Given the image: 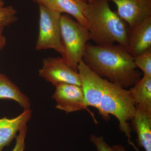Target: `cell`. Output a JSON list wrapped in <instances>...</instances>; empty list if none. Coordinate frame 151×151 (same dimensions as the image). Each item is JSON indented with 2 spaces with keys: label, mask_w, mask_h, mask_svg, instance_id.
<instances>
[{
  "label": "cell",
  "mask_w": 151,
  "mask_h": 151,
  "mask_svg": "<svg viewBox=\"0 0 151 151\" xmlns=\"http://www.w3.org/2000/svg\"><path fill=\"white\" fill-rule=\"evenodd\" d=\"M83 60L94 73L108 81L128 88L141 78L134 58L121 45L99 46L87 44Z\"/></svg>",
  "instance_id": "1"
},
{
  "label": "cell",
  "mask_w": 151,
  "mask_h": 151,
  "mask_svg": "<svg viewBox=\"0 0 151 151\" xmlns=\"http://www.w3.org/2000/svg\"><path fill=\"white\" fill-rule=\"evenodd\" d=\"M87 29L97 45H113L115 42L127 47L129 28L126 22L110 8L108 0L86 3L82 12Z\"/></svg>",
  "instance_id": "2"
},
{
  "label": "cell",
  "mask_w": 151,
  "mask_h": 151,
  "mask_svg": "<svg viewBox=\"0 0 151 151\" xmlns=\"http://www.w3.org/2000/svg\"><path fill=\"white\" fill-rule=\"evenodd\" d=\"M99 114L105 121H109L110 115L118 119L121 132L127 137L129 145L136 151H139L132 139V128L128 122L134 115L136 107L129 90L107 80L99 107Z\"/></svg>",
  "instance_id": "3"
},
{
  "label": "cell",
  "mask_w": 151,
  "mask_h": 151,
  "mask_svg": "<svg viewBox=\"0 0 151 151\" xmlns=\"http://www.w3.org/2000/svg\"><path fill=\"white\" fill-rule=\"evenodd\" d=\"M60 30L65 55L63 59L78 72L79 63L83 60L87 42L90 40L88 29L67 14L61 15Z\"/></svg>",
  "instance_id": "4"
},
{
  "label": "cell",
  "mask_w": 151,
  "mask_h": 151,
  "mask_svg": "<svg viewBox=\"0 0 151 151\" xmlns=\"http://www.w3.org/2000/svg\"><path fill=\"white\" fill-rule=\"evenodd\" d=\"M40 10L39 33L36 49L42 50L53 49L64 58L65 51L60 30L61 14L50 9L42 4H38Z\"/></svg>",
  "instance_id": "5"
},
{
  "label": "cell",
  "mask_w": 151,
  "mask_h": 151,
  "mask_svg": "<svg viewBox=\"0 0 151 151\" xmlns=\"http://www.w3.org/2000/svg\"><path fill=\"white\" fill-rule=\"evenodd\" d=\"M39 75L56 86L62 84L81 86L80 76L66 63L62 57H48L42 61Z\"/></svg>",
  "instance_id": "6"
},
{
  "label": "cell",
  "mask_w": 151,
  "mask_h": 151,
  "mask_svg": "<svg viewBox=\"0 0 151 151\" xmlns=\"http://www.w3.org/2000/svg\"><path fill=\"white\" fill-rule=\"evenodd\" d=\"M55 92L52 98L56 101L55 108L65 111L66 114L86 110L93 116L95 123L97 121L94 115L86 106L81 86L74 84H62L55 86Z\"/></svg>",
  "instance_id": "7"
},
{
  "label": "cell",
  "mask_w": 151,
  "mask_h": 151,
  "mask_svg": "<svg viewBox=\"0 0 151 151\" xmlns=\"http://www.w3.org/2000/svg\"><path fill=\"white\" fill-rule=\"evenodd\" d=\"M77 70L87 107H99L107 79L93 72L84 63L83 60L78 63Z\"/></svg>",
  "instance_id": "8"
},
{
  "label": "cell",
  "mask_w": 151,
  "mask_h": 151,
  "mask_svg": "<svg viewBox=\"0 0 151 151\" xmlns=\"http://www.w3.org/2000/svg\"><path fill=\"white\" fill-rule=\"evenodd\" d=\"M117 6V14L131 29L151 17V0H108Z\"/></svg>",
  "instance_id": "9"
},
{
  "label": "cell",
  "mask_w": 151,
  "mask_h": 151,
  "mask_svg": "<svg viewBox=\"0 0 151 151\" xmlns=\"http://www.w3.org/2000/svg\"><path fill=\"white\" fill-rule=\"evenodd\" d=\"M126 47L133 58L151 49V17L129 29Z\"/></svg>",
  "instance_id": "10"
},
{
  "label": "cell",
  "mask_w": 151,
  "mask_h": 151,
  "mask_svg": "<svg viewBox=\"0 0 151 151\" xmlns=\"http://www.w3.org/2000/svg\"><path fill=\"white\" fill-rule=\"evenodd\" d=\"M32 111L24 109L19 116L13 119L4 117L0 119V151L6 146L9 145L14 139L17 138L19 132L31 119Z\"/></svg>",
  "instance_id": "11"
},
{
  "label": "cell",
  "mask_w": 151,
  "mask_h": 151,
  "mask_svg": "<svg viewBox=\"0 0 151 151\" xmlns=\"http://www.w3.org/2000/svg\"><path fill=\"white\" fill-rule=\"evenodd\" d=\"M51 10L60 13H65L73 16L78 23L87 29V22L82 12L86 1L84 0H33Z\"/></svg>",
  "instance_id": "12"
},
{
  "label": "cell",
  "mask_w": 151,
  "mask_h": 151,
  "mask_svg": "<svg viewBox=\"0 0 151 151\" xmlns=\"http://www.w3.org/2000/svg\"><path fill=\"white\" fill-rule=\"evenodd\" d=\"M134 115L131 120L132 128L137 136L138 147L151 151V115L136 106Z\"/></svg>",
  "instance_id": "13"
},
{
  "label": "cell",
  "mask_w": 151,
  "mask_h": 151,
  "mask_svg": "<svg viewBox=\"0 0 151 151\" xmlns=\"http://www.w3.org/2000/svg\"><path fill=\"white\" fill-rule=\"evenodd\" d=\"M129 90L135 106L151 115V76H143Z\"/></svg>",
  "instance_id": "14"
},
{
  "label": "cell",
  "mask_w": 151,
  "mask_h": 151,
  "mask_svg": "<svg viewBox=\"0 0 151 151\" xmlns=\"http://www.w3.org/2000/svg\"><path fill=\"white\" fill-rule=\"evenodd\" d=\"M0 99L16 101L24 109H30L29 98L5 74L0 73Z\"/></svg>",
  "instance_id": "15"
},
{
  "label": "cell",
  "mask_w": 151,
  "mask_h": 151,
  "mask_svg": "<svg viewBox=\"0 0 151 151\" xmlns=\"http://www.w3.org/2000/svg\"><path fill=\"white\" fill-rule=\"evenodd\" d=\"M134 62L142 71L143 76H151V49L134 58Z\"/></svg>",
  "instance_id": "16"
},
{
  "label": "cell",
  "mask_w": 151,
  "mask_h": 151,
  "mask_svg": "<svg viewBox=\"0 0 151 151\" xmlns=\"http://www.w3.org/2000/svg\"><path fill=\"white\" fill-rule=\"evenodd\" d=\"M17 12L12 6L0 8V27L8 26L18 20Z\"/></svg>",
  "instance_id": "17"
},
{
  "label": "cell",
  "mask_w": 151,
  "mask_h": 151,
  "mask_svg": "<svg viewBox=\"0 0 151 151\" xmlns=\"http://www.w3.org/2000/svg\"><path fill=\"white\" fill-rule=\"evenodd\" d=\"M90 140L94 145L97 151H114L112 147H110L104 140L102 136L97 137L94 134L91 135Z\"/></svg>",
  "instance_id": "18"
},
{
  "label": "cell",
  "mask_w": 151,
  "mask_h": 151,
  "mask_svg": "<svg viewBox=\"0 0 151 151\" xmlns=\"http://www.w3.org/2000/svg\"><path fill=\"white\" fill-rule=\"evenodd\" d=\"M28 127L27 125L23 127L19 131L17 136L16 143L13 150L12 151H23L25 148V139L27 133Z\"/></svg>",
  "instance_id": "19"
},
{
  "label": "cell",
  "mask_w": 151,
  "mask_h": 151,
  "mask_svg": "<svg viewBox=\"0 0 151 151\" xmlns=\"http://www.w3.org/2000/svg\"><path fill=\"white\" fill-rule=\"evenodd\" d=\"M4 27H0V51L5 46L6 43L5 37L3 35Z\"/></svg>",
  "instance_id": "20"
},
{
  "label": "cell",
  "mask_w": 151,
  "mask_h": 151,
  "mask_svg": "<svg viewBox=\"0 0 151 151\" xmlns=\"http://www.w3.org/2000/svg\"><path fill=\"white\" fill-rule=\"evenodd\" d=\"M114 151H128L125 147L121 145H115L112 147Z\"/></svg>",
  "instance_id": "21"
},
{
  "label": "cell",
  "mask_w": 151,
  "mask_h": 151,
  "mask_svg": "<svg viewBox=\"0 0 151 151\" xmlns=\"http://www.w3.org/2000/svg\"><path fill=\"white\" fill-rule=\"evenodd\" d=\"M4 5V3L2 0H0V8L2 7Z\"/></svg>",
  "instance_id": "22"
},
{
  "label": "cell",
  "mask_w": 151,
  "mask_h": 151,
  "mask_svg": "<svg viewBox=\"0 0 151 151\" xmlns=\"http://www.w3.org/2000/svg\"><path fill=\"white\" fill-rule=\"evenodd\" d=\"M84 1H87L88 3H91L92 2H93V1H94V0H84Z\"/></svg>",
  "instance_id": "23"
}]
</instances>
